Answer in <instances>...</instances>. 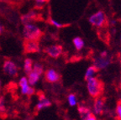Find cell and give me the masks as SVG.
Listing matches in <instances>:
<instances>
[{"label":"cell","mask_w":121,"mask_h":120,"mask_svg":"<svg viewBox=\"0 0 121 120\" xmlns=\"http://www.w3.org/2000/svg\"><path fill=\"white\" fill-rule=\"evenodd\" d=\"M42 33L37 25H34L32 23H29L24 25L23 28V37L25 40H35V41H39L41 38Z\"/></svg>","instance_id":"1"},{"label":"cell","mask_w":121,"mask_h":120,"mask_svg":"<svg viewBox=\"0 0 121 120\" xmlns=\"http://www.w3.org/2000/svg\"><path fill=\"white\" fill-rule=\"evenodd\" d=\"M87 88L88 94L93 98H98L104 91V83L96 77L87 80Z\"/></svg>","instance_id":"2"},{"label":"cell","mask_w":121,"mask_h":120,"mask_svg":"<svg viewBox=\"0 0 121 120\" xmlns=\"http://www.w3.org/2000/svg\"><path fill=\"white\" fill-rule=\"evenodd\" d=\"M3 71L9 77H16L19 73V67L14 61L7 59L4 60L3 64Z\"/></svg>","instance_id":"3"},{"label":"cell","mask_w":121,"mask_h":120,"mask_svg":"<svg viewBox=\"0 0 121 120\" xmlns=\"http://www.w3.org/2000/svg\"><path fill=\"white\" fill-rule=\"evenodd\" d=\"M88 21L93 26L98 27V28H102L107 23L105 13L103 11H98L97 13L91 15L88 19Z\"/></svg>","instance_id":"4"},{"label":"cell","mask_w":121,"mask_h":120,"mask_svg":"<svg viewBox=\"0 0 121 120\" xmlns=\"http://www.w3.org/2000/svg\"><path fill=\"white\" fill-rule=\"evenodd\" d=\"M19 86L20 87V92L23 95L26 96H32L35 94V88L29 84L28 79L26 77H20L19 81Z\"/></svg>","instance_id":"5"},{"label":"cell","mask_w":121,"mask_h":120,"mask_svg":"<svg viewBox=\"0 0 121 120\" xmlns=\"http://www.w3.org/2000/svg\"><path fill=\"white\" fill-rule=\"evenodd\" d=\"M62 46L60 45H51L46 46L45 48V52L50 57L56 59L62 54Z\"/></svg>","instance_id":"6"},{"label":"cell","mask_w":121,"mask_h":120,"mask_svg":"<svg viewBox=\"0 0 121 120\" xmlns=\"http://www.w3.org/2000/svg\"><path fill=\"white\" fill-rule=\"evenodd\" d=\"M51 101L47 98L45 97V95L44 93H39L38 95V102L35 105V109L37 111L43 110L45 108H47V107H51Z\"/></svg>","instance_id":"7"},{"label":"cell","mask_w":121,"mask_h":120,"mask_svg":"<svg viewBox=\"0 0 121 120\" xmlns=\"http://www.w3.org/2000/svg\"><path fill=\"white\" fill-rule=\"evenodd\" d=\"M24 50L25 53H37L40 51V44L35 40H25L24 42Z\"/></svg>","instance_id":"8"},{"label":"cell","mask_w":121,"mask_h":120,"mask_svg":"<svg viewBox=\"0 0 121 120\" xmlns=\"http://www.w3.org/2000/svg\"><path fill=\"white\" fill-rule=\"evenodd\" d=\"M111 62V60L107 57H102L100 56H96L93 60V66L97 68V70H104L106 67H108V65Z\"/></svg>","instance_id":"9"},{"label":"cell","mask_w":121,"mask_h":120,"mask_svg":"<svg viewBox=\"0 0 121 120\" xmlns=\"http://www.w3.org/2000/svg\"><path fill=\"white\" fill-rule=\"evenodd\" d=\"M45 79L47 82L56 83L60 81V75L55 69H48L45 72Z\"/></svg>","instance_id":"10"},{"label":"cell","mask_w":121,"mask_h":120,"mask_svg":"<svg viewBox=\"0 0 121 120\" xmlns=\"http://www.w3.org/2000/svg\"><path fill=\"white\" fill-rule=\"evenodd\" d=\"M38 16H39V14L36 12H35L34 10H31L29 13L22 15L20 17V19L22 24L25 25V24H29V23H31L35 20H37Z\"/></svg>","instance_id":"11"},{"label":"cell","mask_w":121,"mask_h":120,"mask_svg":"<svg viewBox=\"0 0 121 120\" xmlns=\"http://www.w3.org/2000/svg\"><path fill=\"white\" fill-rule=\"evenodd\" d=\"M104 110V101L101 98H95L94 104H93V113L95 115H100L103 113Z\"/></svg>","instance_id":"12"},{"label":"cell","mask_w":121,"mask_h":120,"mask_svg":"<svg viewBox=\"0 0 121 120\" xmlns=\"http://www.w3.org/2000/svg\"><path fill=\"white\" fill-rule=\"evenodd\" d=\"M40 76L41 75H40V73H38V72H36L35 71L32 70V71L28 74V77H27L29 84H30L31 86H35V85L39 82V81H40Z\"/></svg>","instance_id":"13"},{"label":"cell","mask_w":121,"mask_h":120,"mask_svg":"<svg viewBox=\"0 0 121 120\" xmlns=\"http://www.w3.org/2000/svg\"><path fill=\"white\" fill-rule=\"evenodd\" d=\"M33 65H34V62L33 60L30 58H26L24 60V66H23V70H24V72H25L26 75H28L30 71H32L33 69Z\"/></svg>","instance_id":"14"},{"label":"cell","mask_w":121,"mask_h":120,"mask_svg":"<svg viewBox=\"0 0 121 120\" xmlns=\"http://www.w3.org/2000/svg\"><path fill=\"white\" fill-rule=\"evenodd\" d=\"M72 43H73L74 47L76 48L77 51H82V50L84 48V45H85L84 40L80 37L74 38L73 40H72Z\"/></svg>","instance_id":"15"},{"label":"cell","mask_w":121,"mask_h":120,"mask_svg":"<svg viewBox=\"0 0 121 120\" xmlns=\"http://www.w3.org/2000/svg\"><path fill=\"white\" fill-rule=\"evenodd\" d=\"M97 71H98V70H97V68L95 67L94 66H89V67L86 70L85 76H84V78H85L86 81H87V79L91 78V77H95V75H96V73H97Z\"/></svg>","instance_id":"16"},{"label":"cell","mask_w":121,"mask_h":120,"mask_svg":"<svg viewBox=\"0 0 121 120\" xmlns=\"http://www.w3.org/2000/svg\"><path fill=\"white\" fill-rule=\"evenodd\" d=\"M67 102L68 104L71 106V107H74L78 104V98H77V96L74 93H70L67 96Z\"/></svg>","instance_id":"17"},{"label":"cell","mask_w":121,"mask_h":120,"mask_svg":"<svg viewBox=\"0 0 121 120\" xmlns=\"http://www.w3.org/2000/svg\"><path fill=\"white\" fill-rule=\"evenodd\" d=\"M6 111H7V107H6L5 98L3 96H0V115L4 114Z\"/></svg>","instance_id":"18"},{"label":"cell","mask_w":121,"mask_h":120,"mask_svg":"<svg viewBox=\"0 0 121 120\" xmlns=\"http://www.w3.org/2000/svg\"><path fill=\"white\" fill-rule=\"evenodd\" d=\"M32 70H34L36 72H38V73H40V75H42L44 72V66L42 64L39 63V62H36V63H35L34 65H33Z\"/></svg>","instance_id":"19"},{"label":"cell","mask_w":121,"mask_h":120,"mask_svg":"<svg viewBox=\"0 0 121 120\" xmlns=\"http://www.w3.org/2000/svg\"><path fill=\"white\" fill-rule=\"evenodd\" d=\"M116 117L119 120H121V101H119L116 106Z\"/></svg>","instance_id":"20"},{"label":"cell","mask_w":121,"mask_h":120,"mask_svg":"<svg viewBox=\"0 0 121 120\" xmlns=\"http://www.w3.org/2000/svg\"><path fill=\"white\" fill-rule=\"evenodd\" d=\"M49 23L51 24V25H52L53 26L56 27V28H62V27L64 26V25H62V24H60V23H59V22H57L56 20H55V19H50Z\"/></svg>","instance_id":"21"},{"label":"cell","mask_w":121,"mask_h":120,"mask_svg":"<svg viewBox=\"0 0 121 120\" xmlns=\"http://www.w3.org/2000/svg\"><path fill=\"white\" fill-rule=\"evenodd\" d=\"M87 120H98V118H97L96 115L91 113L90 114H89V116L87 117Z\"/></svg>","instance_id":"22"},{"label":"cell","mask_w":121,"mask_h":120,"mask_svg":"<svg viewBox=\"0 0 121 120\" xmlns=\"http://www.w3.org/2000/svg\"><path fill=\"white\" fill-rule=\"evenodd\" d=\"M35 1L37 4H41V5H43V4L49 2L50 0H35Z\"/></svg>","instance_id":"23"},{"label":"cell","mask_w":121,"mask_h":120,"mask_svg":"<svg viewBox=\"0 0 121 120\" xmlns=\"http://www.w3.org/2000/svg\"><path fill=\"white\" fill-rule=\"evenodd\" d=\"M99 56H102V57H107V56H108V54L106 51H102V52L100 53V55H99Z\"/></svg>","instance_id":"24"},{"label":"cell","mask_w":121,"mask_h":120,"mask_svg":"<svg viewBox=\"0 0 121 120\" xmlns=\"http://www.w3.org/2000/svg\"><path fill=\"white\" fill-rule=\"evenodd\" d=\"M4 25H3L2 24L0 23V35H1V34L4 33Z\"/></svg>","instance_id":"25"},{"label":"cell","mask_w":121,"mask_h":120,"mask_svg":"<svg viewBox=\"0 0 121 120\" xmlns=\"http://www.w3.org/2000/svg\"><path fill=\"white\" fill-rule=\"evenodd\" d=\"M16 1H21V0H16Z\"/></svg>","instance_id":"26"},{"label":"cell","mask_w":121,"mask_h":120,"mask_svg":"<svg viewBox=\"0 0 121 120\" xmlns=\"http://www.w3.org/2000/svg\"><path fill=\"white\" fill-rule=\"evenodd\" d=\"M0 86H1V81H0Z\"/></svg>","instance_id":"27"},{"label":"cell","mask_w":121,"mask_h":120,"mask_svg":"<svg viewBox=\"0 0 121 120\" xmlns=\"http://www.w3.org/2000/svg\"><path fill=\"white\" fill-rule=\"evenodd\" d=\"M120 40H121V37H120Z\"/></svg>","instance_id":"28"}]
</instances>
